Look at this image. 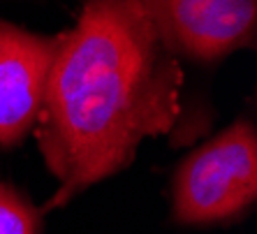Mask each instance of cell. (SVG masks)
<instances>
[{"label":"cell","instance_id":"obj_1","mask_svg":"<svg viewBox=\"0 0 257 234\" xmlns=\"http://www.w3.org/2000/svg\"><path fill=\"white\" fill-rule=\"evenodd\" d=\"M183 70L142 0H86L67 30L40 109L37 146L65 206L125 169L146 137L181 114Z\"/></svg>","mask_w":257,"mask_h":234},{"label":"cell","instance_id":"obj_2","mask_svg":"<svg viewBox=\"0 0 257 234\" xmlns=\"http://www.w3.org/2000/svg\"><path fill=\"white\" fill-rule=\"evenodd\" d=\"M257 199V130L250 119L234 121L192 151L172 179V220L213 225L243 216Z\"/></svg>","mask_w":257,"mask_h":234},{"label":"cell","instance_id":"obj_3","mask_svg":"<svg viewBox=\"0 0 257 234\" xmlns=\"http://www.w3.org/2000/svg\"><path fill=\"white\" fill-rule=\"evenodd\" d=\"M162 42L176 58L199 65L218 63L236 49L252 47L257 0H142Z\"/></svg>","mask_w":257,"mask_h":234},{"label":"cell","instance_id":"obj_4","mask_svg":"<svg viewBox=\"0 0 257 234\" xmlns=\"http://www.w3.org/2000/svg\"><path fill=\"white\" fill-rule=\"evenodd\" d=\"M63 37L0 21V149L19 144L37 123Z\"/></svg>","mask_w":257,"mask_h":234},{"label":"cell","instance_id":"obj_5","mask_svg":"<svg viewBox=\"0 0 257 234\" xmlns=\"http://www.w3.org/2000/svg\"><path fill=\"white\" fill-rule=\"evenodd\" d=\"M0 234H42V211L7 183H0Z\"/></svg>","mask_w":257,"mask_h":234}]
</instances>
